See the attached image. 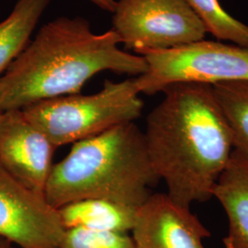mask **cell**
<instances>
[{"label":"cell","mask_w":248,"mask_h":248,"mask_svg":"<svg viewBox=\"0 0 248 248\" xmlns=\"http://www.w3.org/2000/svg\"><path fill=\"white\" fill-rule=\"evenodd\" d=\"M146 119L144 139L152 168L177 203L190 208L213 198L233 146L213 86L178 83Z\"/></svg>","instance_id":"cell-1"},{"label":"cell","mask_w":248,"mask_h":248,"mask_svg":"<svg viewBox=\"0 0 248 248\" xmlns=\"http://www.w3.org/2000/svg\"><path fill=\"white\" fill-rule=\"evenodd\" d=\"M120 44L122 40L113 30L94 33L84 18L53 19L40 29L0 76V112L78 94L101 72L136 78L144 74L145 59L123 51Z\"/></svg>","instance_id":"cell-2"},{"label":"cell","mask_w":248,"mask_h":248,"mask_svg":"<svg viewBox=\"0 0 248 248\" xmlns=\"http://www.w3.org/2000/svg\"><path fill=\"white\" fill-rule=\"evenodd\" d=\"M158 181L143 132L127 123L73 143L68 154L53 165L45 195L56 209L88 199L138 209Z\"/></svg>","instance_id":"cell-3"},{"label":"cell","mask_w":248,"mask_h":248,"mask_svg":"<svg viewBox=\"0 0 248 248\" xmlns=\"http://www.w3.org/2000/svg\"><path fill=\"white\" fill-rule=\"evenodd\" d=\"M143 102L134 79L106 80L95 94H72L37 102L21 109L27 120L58 148L75 143L120 124L134 123Z\"/></svg>","instance_id":"cell-4"},{"label":"cell","mask_w":248,"mask_h":248,"mask_svg":"<svg viewBox=\"0 0 248 248\" xmlns=\"http://www.w3.org/2000/svg\"><path fill=\"white\" fill-rule=\"evenodd\" d=\"M147 70L133 78L140 94L163 92L178 83L214 84L248 80V48L220 41H199L141 54Z\"/></svg>","instance_id":"cell-5"},{"label":"cell","mask_w":248,"mask_h":248,"mask_svg":"<svg viewBox=\"0 0 248 248\" xmlns=\"http://www.w3.org/2000/svg\"><path fill=\"white\" fill-rule=\"evenodd\" d=\"M140 55L202 41L206 29L186 0H119L112 29Z\"/></svg>","instance_id":"cell-6"},{"label":"cell","mask_w":248,"mask_h":248,"mask_svg":"<svg viewBox=\"0 0 248 248\" xmlns=\"http://www.w3.org/2000/svg\"><path fill=\"white\" fill-rule=\"evenodd\" d=\"M58 209L0 167V237L19 248H60Z\"/></svg>","instance_id":"cell-7"},{"label":"cell","mask_w":248,"mask_h":248,"mask_svg":"<svg viewBox=\"0 0 248 248\" xmlns=\"http://www.w3.org/2000/svg\"><path fill=\"white\" fill-rule=\"evenodd\" d=\"M55 150L21 110L0 112V167L21 184L45 194Z\"/></svg>","instance_id":"cell-8"},{"label":"cell","mask_w":248,"mask_h":248,"mask_svg":"<svg viewBox=\"0 0 248 248\" xmlns=\"http://www.w3.org/2000/svg\"><path fill=\"white\" fill-rule=\"evenodd\" d=\"M132 237L137 248H205L211 232L167 193H152L137 210Z\"/></svg>","instance_id":"cell-9"},{"label":"cell","mask_w":248,"mask_h":248,"mask_svg":"<svg viewBox=\"0 0 248 248\" xmlns=\"http://www.w3.org/2000/svg\"><path fill=\"white\" fill-rule=\"evenodd\" d=\"M213 196L228 218L224 248H248V161L236 151H232Z\"/></svg>","instance_id":"cell-10"},{"label":"cell","mask_w":248,"mask_h":248,"mask_svg":"<svg viewBox=\"0 0 248 248\" xmlns=\"http://www.w3.org/2000/svg\"><path fill=\"white\" fill-rule=\"evenodd\" d=\"M137 210L100 199H88L65 204L58 209L65 230H88L129 233L132 232Z\"/></svg>","instance_id":"cell-11"},{"label":"cell","mask_w":248,"mask_h":248,"mask_svg":"<svg viewBox=\"0 0 248 248\" xmlns=\"http://www.w3.org/2000/svg\"><path fill=\"white\" fill-rule=\"evenodd\" d=\"M51 0H18L14 9L0 21V76L30 43Z\"/></svg>","instance_id":"cell-12"},{"label":"cell","mask_w":248,"mask_h":248,"mask_svg":"<svg viewBox=\"0 0 248 248\" xmlns=\"http://www.w3.org/2000/svg\"><path fill=\"white\" fill-rule=\"evenodd\" d=\"M213 89L228 125L233 150L248 161V80L220 82Z\"/></svg>","instance_id":"cell-13"},{"label":"cell","mask_w":248,"mask_h":248,"mask_svg":"<svg viewBox=\"0 0 248 248\" xmlns=\"http://www.w3.org/2000/svg\"><path fill=\"white\" fill-rule=\"evenodd\" d=\"M202 21L207 33L218 41H225L248 48V26L233 18L222 8L219 0H186Z\"/></svg>","instance_id":"cell-14"},{"label":"cell","mask_w":248,"mask_h":248,"mask_svg":"<svg viewBox=\"0 0 248 248\" xmlns=\"http://www.w3.org/2000/svg\"><path fill=\"white\" fill-rule=\"evenodd\" d=\"M60 248H137L129 233L67 229L64 232Z\"/></svg>","instance_id":"cell-15"},{"label":"cell","mask_w":248,"mask_h":248,"mask_svg":"<svg viewBox=\"0 0 248 248\" xmlns=\"http://www.w3.org/2000/svg\"><path fill=\"white\" fill-rule=\"evenodd\" d=\"M99 9L112 13L116 7V0H89Z\"/></svg>","instance_id":"cell-16"},{"label":"cell","mask_w":248,"mask_h":248,"mask_svg":"<svg viewBox=\"0 0 248 248\" xmlns=\"http://www.w3.org/2000/svg\"><path fill=\"white\" fill-rule=\"evenodd\" d=\"M0 248H16V247L8 240L0 237Z\"/></svg>","instance_id":"cell-17"}]
</instances>
